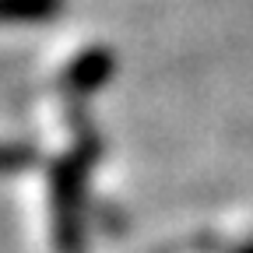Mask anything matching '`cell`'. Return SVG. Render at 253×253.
Here are the masks:
<instances>
[{"label":"cell","instance_id":"1","mask_svg":"<svg viewBox=\"0 0 253 253\" xmlns=\"http://www.w3.org/2000/svg\"><path fill=\"white\" fill-rule=\"evenodd\" d=\"M99 148V134L91 126H78L74 151L49 166L53 246L60 253H84L88 246V172Z\"/></svg>","mask_w":253,"mask_h":253},{"label":"cell","instance_id":"2","mask_svg":"<svg viewBox=\"0 0 253 253\" xmlns=\"http://www.w3.org/2000/svg\"><path fill=\"white\" fill-rule=\"evenodd\" d=\"M116 74V56L106 46H88L81 49L60 74V88L71 95V99H88L95 95L109 78Z\"/></svg>","mask_w":253,"mask_h":253},{"label":"cell","instance_id":"3","mask_svg":"<svg viewBox=\"0 0 253 253\" xmlns=\"http://www.w3.org/2000/svg\"><path fill=\"white\" fill-rule=\"evenodd\" d=\"M67 0H0V25H39L63 14Z\"/></svg>","mask_w":253,"mask_h":253},{"label":"cell","instance_id":"4","mask_svg":"<svg viewBox=\"0 0 253 253\" xmlns=\"http://www.w3.org/2000/svg\"><path fill=\"white\" fill-rule=\"evenodd\" d=\"M39 148L36 144H21V141H4L0 144V176H18L32 166H39Z\"/></svg>","mask_w":253,"mask_h":253}]
</instances>
